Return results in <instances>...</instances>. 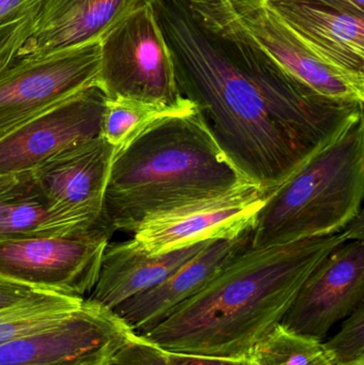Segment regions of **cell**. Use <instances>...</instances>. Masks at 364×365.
I'll return each instance as SVG.
<instances>
[{
    "label": "cell",
    "instance_id": "8992f818",
    "mask_svg": "<svg viewBox=\"0 0 364 365\" xmlns=\"http://www.w3.org/2000/svg\"><path fill=\"white\" fill-rule=\"evenodd\" d=\"M115 231L0 240V281L85 299L95 287Z\"/></svg>",
    "mask_w": 364,
    "mask_h": 365
},
{
    "label": "cell",
    "instance_id": "2e32d148",
    "mask_svg": "<svg viewBox=\"0 0 364 365\" xmlns=\"http://www.w3.org/2000/svg\"><path fill=\"white\" fill-rule=\"evenodd\" d=\"M145 1L46 0L33 36L17 58L45 57L100 43Z\"/></svg>",
    "mask_w": 364,
    "mask_h": 365
},
{
    "label": "cell",
    "instance_id": "5bb4252c",
    "mask_svg": "<svg viewBox=\"0 0 364 365\" xmlns=\"http://www.w3.org/2000/svg\"><path fill=\"white\" fill-rule=\"evenodd\" d=\"M264 6L316 55L364 81V15L311 0H266Z\"/></svg>",
    "mask_w": 364,
    "mask_h": 365
},
{
    "label": "cell",
    "instance_id": "30bf717a",
    "mask_svg": "<svg viewBox=\"0 0 364 365\" xmlns=\"http://www.w3.org/2000/svg\"><path fill=\"white\" fill-rule=\"evenodd\" d=\"M363 298L364 240H350L314 268L280 324L323 340L336 323L363 304Z\"/></svg>",
    "mask_w": 364,
    "mask_h": 365
},
{
    "label": "cell",
    "instance_id": "f546056e",
    "mask_svg": "<svg viewBox=\"0 0 364 365\" xmlns=\"http://www.w3.org/2000/svg\"><path fill=\"white\" fill-rule=\"evenodd\" d=\"M354 365H364V359L360 360V361L357 362V364Z\"/></svg>",
    "mask_w": 364,
    "mask_h": 365
},
{
    "label": "cell",
    "instance_id": "44dd1931",
    "mask_svg": "<svg viewBox=\"0 0 364 365\" xmlns=\"http://www.w3.org/2000/svg\"><path fill=\"white\" fill-rule=\"evenodd\" d=\"M194 106L192 104L184 108H170L140 101L108 100L106 98L100 123V136L120 150L132 143L158 118L181 113Z\"/></svg>",
    "mask_w": 364,
    "mask_h": 365
},
{
    "label": "cell",
    "instance_id": "5b68a950",
    "mask_svg": "<svg viewBox=\"0 0 364 365\" xmlns=\"http://www.w3.org/2000/svg\"><path fill=\"white\" fill-rule=\"evenodd\" d=\"M96 86L108 100L126 98L184 108L192 103L177 85L175 66L150 0L100 40Z\"/></svg>",
    "mask_w": 364,
    "mask_h": 365
},
{
    "label": "cell",
    "instance_id": "f1b7e54d",
    "mask_svg": "<svg viewBox=\"0 0 364 365\" xmlns=\"http://www.w3.org/2000/svg\"><path fill=\"white\" fill-rule=\"evenodd\" d=\"M231 4H264L266 0H224Z\"/></svg>",
    "mask_w": 364,
    "mask_h": 365
},
{
    "label": "cell",
    "instance_id": "277c9868",
    "mask_svg": "<svg viewBox=\"0 0 364 365\" xmlns=\"http://www.w3.org/2000/svg\"><path fill=\"white\" fill-rule=\"evenodd\" d=\"M363 113L271 191L254 218L251 247L340 233L363 212Z\"/></svg>",
    "mask_w": 364,
    "mask_h": 365
},
{
    "label": "cell",
    "instance_id": "484cf974",
    "mask_svg": "<svg viewBox=\"0 0 364 365\" xmlns=\"http://www.w3.org/2000/svg\"><path fill=\"white\" fill-rule=\"evenodd\" d=\"M34 289L0 281V309L12 306L36 294Z\"/></svg>",
    "mask_w": 364,
    "mask_h": 365
},
{
    "label": "cell",
    "instance_id": "6da1fadb",
    "mask_svg": "<svg viewBox=\"0 0 364 365\" xmlns=\"http://www.w3.org/2000/svg\"><path fill=\"white\" fill-rule=\"evenodd\" d=\"M181 93L224 155L266 191L292 177L363 113L282 70L239 29L222 0H150Z\"/></svg>",
    "mask_w": 364,
    "mask_h": 365
},
{
    "label": "cell",
    "instance_id": "9a60e30c",
    "mask_svg": "<svg viewBox=\"0 0 364 365\" xmlns=\"http://www.w3.org/2000/svg\"><path fill=\"white\" fill-rule=\"evenodd\" d=\"M117 152L100 135L64 150L30 173L53 205L105 214V193Z\"/></svg>",
    "mask_w": 364,
    "mask_h": 365
},
{
    "label": "cell",
    "instance_id": "e0dca14e",
    "mask_svg": "<svg viewBox=\"0 0 364 365\" xmlns=\"http://www.w3.org/2000/svg\"><path fill=\"white\" fill-rule=\"evenodd\" d=\"M100 229L115 231L104 212L53 205L31 173L17 175L14 184L0 193V240L72 235Z\"/></svg>",
    "mask_w": 364,
    "mask_h": 365
},
{
    "label": "cell",
    "instance_id": "7a4b0ae2",
    "mask_svg": "<svg viewBox=\"0 0 364 365\" xmlns=\"http://www.w3.org/2000/svg\"><path fill=\"white\" fill-rule=\"evenodd\" d=\"M363 217L344 231L288 244L251 247L143 338L169 353L248 357L281 323L306 279L342 242L363 240Z\"/></svg>",
    "mask_w": 364,
    "mask_h": 365
},
{
    "label": "cell",
    "instance_id": "9c48e42d",
    "mask_svg": "<svg viewBox=\"0 0 364 365\" xmlns=\"http://www.w3.org/2000/svg\"><path fill=\"white\" fill-rule=\"evenodd\" d=\"M136 332L113 311L85 302L51 329L0 344V365H106Z\"/></svg>",
    "mask_w": 364,
    "mask_h": 365
},
{
    "label": "cell",
    "instance_id": "d6986e66",
    "mask_svg": "<svg viewBox=\"0 0 364 365\" xmlns=\"http://www.w3.org/2000/svg\"><path fill=\"white\" fill-rule=\"evenodd\" d=\"M85 299L36 292L12 306L0 309V344L51 329L80 310Z\"/></svg>",
    "mask_w": 364,
    "mask_h": 365
},
{
    "label": "cell",
    "instance_id": "83f0119b",
    "mask_svg": "<svg viewBox=\"0 0 364 365\" xmlns=\"http://www.w3.org/2000/svg\"><path fill=\"white\" fill-rule=\"evenodd\" d=\"M17 175H0V193L10 188L15 181H16Z\"/></svg>",
    "mask_w": 364,
    "mask_h": 365
},
{
    "label": "cell",
    "instance_id": "7c38bea8",
    "mask_svg": "<svg viewBox=\"0 0 364 365\" xmlns=\"http://www.w3.org/2000/svg\"><path fill=\"white\" fill-rule=\"evenodd\" d=\"M222 1L241 32L291 76L326 98L363 105L364 81L350 76L316 55L264 4Z\"/></svg>",
    "mask_w": 364,
    "mask_h": 365
},
{
    "label": "cell",
    "instance_id": "8fae6325",
    "mask_svg": "<svg viewBox=\"0 0 364 365\" xmlns=\"http://www.w3.org/2000/svg\"><path fill=\"white\" fill-rule=\"evenodd\" d=\"M106 96L94 86L0 139V175L30 173L64 150L100 135Z\"/></svg>",
    "mask_w": 364,
    "mask_h": 365
},
{
    "label": "cell",
    "instance_id": "52a82bcc",
    "mask_svg": "<svg viewBox=\"0 0 364 365\" xmlns=\"http://www.w3.org/2000/svg\"><path fill=\"white\" fill-rule=\"evenodd\" d=\"M100 62V43H93L0 68V139L96 86Z\"/></svg>",
    "mask_w": 364,
    "mask_h": 365
},
{
    "label": "cell",
    "instance_id": "4fadbf2b",
    "mask_svg": "<svg viewBox=\"0 0 364 365\" xmlns=\"http://www.w3.org/2000/svg\"><path fill=\"white\" fill-rule=\"evenodd\" d=\"M250 245L251 227L231 240H214L160 284L132 296L113 312L132 331L143 336L199 293Z\"/></svg>",
    "mask_w": 364,
    "mask_h": 365
},
{
    "label": "cell",
    "instance_id": "ba28073f",
    "mask_svg": "<svg viewBox=\"0 0 364 365\" xmlns=\"http://www.w3.org/2000/svg\"><path fill=\"white\" fill-rule=\"evenodd\" d=\"M271 191L244 180L233 188L145 218L132 240L149 255L231 240L250 229Z\"/></svg>",
    "mask_w": 364,
    "mask_h": 365
},
{
    "label": "cell",
    "instance_id": "7402d4cb",
    "mask_svg": "<svg viewBox=\"0 0 364 365\" xmlns=\"http://www.w3.org/2000/svg\"><path fill=\"white\" fill-rule=\"evenodd\" d=\"M46 0H0V68L16 59L32 38Z\"/></svg>",
    "mask_w": 364,
    "mask_h": 365
},
{
    "label": "cell",
    "instance_id": "d4e9b609",
    "mask_svg": "<svg viewBox=\"0 0 364 365\" xmlns=\"http://www.w3.org/2000/svg\"><path fill=\"white\" fill-rule=\"evenodd\" d=\"M165 355L169 365H256L250 357H207L169 351H165Z\"/></svg>",
    "mask_w": 364,
    "mask_h": 365
},
{
    "label": "cell",
    "instance_id": "4316f807",
    "mask_svg": "<svg viewBox=\"0 0 364 365\" xmlns=\"http://www.w3.org/2000/svg\"><path fill=\"white\" fill-rule=\"evenodd\" d=\"M316 4L342 12L355 15H364V0H311Z\"/></svg>",
    "mask_w": 364,
    "mask_h": 365
},
{
    "label": "cell",
    "instance_id": "3957f363",
    "mask_svg": "<svg viewBox=\"0 0 364 365\" xmlns=\"http://www.w3.org/2000/svg\"><path fill=\"white\" fill-rule=\"evenodd\" d=\"M244 180L194 106L158 118L118 150L104 212L115 231L134 233L152 215L219 195Z\"/></svg>",
    "mask_w": 364,
    "mask_h": 365
},
{
    "label": "cell",
    "instance_id": "ffe728a7",
    "mask_svg": "<svg viewBox=\"0 0 364 365\" xmlns=\"http://www.w3.org/2000/svg\"><path fill=\"white\" fill-rule=\"evenodd\" d=\"M248 357L256 365H343L322 340L293 331L282 324L261 340Z\"/></svg>",
    "mask_w": 364,
    "mask_h": 365
},
{
    "label": "cell",
    "instance_id": "ac0fdd59",
    "mask_svg": "<svg viewBox=\"0 0 364 365\" xmlns=\"http://www.w3.org/2000/svg\"><path fill=\"white\" fill-rule=\"evenodd\" d=\"M209 242L160 255H149L134 240L108 245L95 287L85 302L113 311L132 296L160 284Z\"/></svg>",
    "mask_w": 364,
    "mask_h": 365
},
{
    "label": "cell",
    "instance_id": "603a6c76",
    "mask_svg": "<svg viewBox=\"0 0 364 365\" xmlns=\"http://www.w3.org/2000/svg\"><path fill=\"white\" fill-rule=\"evenodd\" d=\"M340 364L352 365L364 359V304L346 317L341 329L324 343Z\"/></svg>",
    "mask_w": 364,
    "mask_h": 365
},
{
    "label": "cell",
    "instance_id": "cb8c5ba5",
    "mask_svg": "<svg viewBox=\"0 0 364 365\" xmlns=\"http://www.w3.org/2000/svg\"><path fill=\"white\" fill-rule=\"evenodd\" d=\"M106 365H169L165 351L143 336L135 334L120 347Z\"/></svg>",
    "mask_w": 364,
    "mask_h": 365
}]
</instances>
